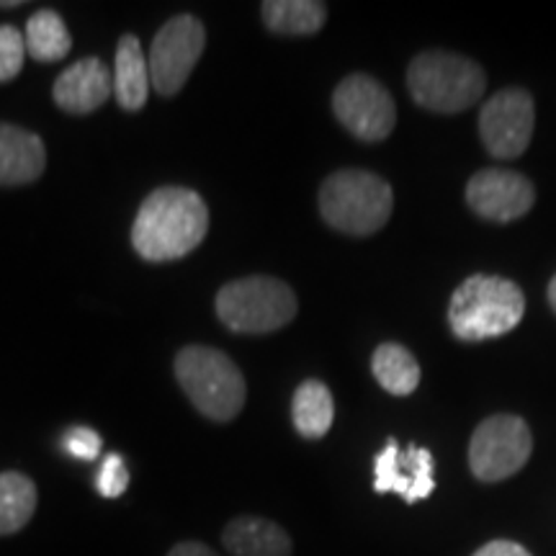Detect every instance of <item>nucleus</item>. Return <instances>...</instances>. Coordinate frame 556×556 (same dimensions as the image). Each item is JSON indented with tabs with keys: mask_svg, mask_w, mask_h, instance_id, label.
Masks as SVG:
<instances>
[{
	"mask_svg": "<svg viewBox=\"0 0 556 556\" xmlns=\"http://www.w3.org/2000/svg\"><path fill=\"white\" fill-rule=\"evenodd\" d=\"M536 106L523 88H505L479 111V135L486 152L500 160H516L531 144Z\"/></svg>",
	"mask_w": 556,
	"mask_h": 556,
	"instance_id": "nucleus-10",
	"label": "nucleus"
},
{
	"mask_svg": "<svg viewBox=\"0 0 556 556\" xmlns=\"http://www.w3.org/2000/svg\"><path fill=\"white\" fill-rule=\"evenodd\" d=\"M394 193L371 170H338L319 189V214L338 232L366 238L379 232L392 217Z\"/></svg>",
	"mask_w": 556,
	"mask_h": 556,
	"instance_id": "nucleus-3",
	"label": "nucleus"
},
{
	"mask_svg": "<svg viewBox=\"0 0 556 556\" xmlns=\"http://www.w3.org/2000/svg\"><path fill=\"white\" fill-rule=\"evenodd\" d=\"M332 111L338 122L364 142H381L397 124V106L392 93L371 75L353 73L332 93Z\"/></svg>",
	"mask_w": 556,
	"mask_h": 556,
	"instance_id": "nucleus-9",
	"label": "nucleus"
},
{
	"mask_svg": "<svg viewBox=\"0 0 556 556\" xmlns=\"http://www.w3.org/2000/svg\"><path fill=\"white\" fill-rule=\"evenodd\" d=\"M26 54L37 62H60L73 50V37H70L65 21L58 11L41 9L34 13L24 31Z\"/></svg>",
	"mask_w": 556,
	"mask_h": 556,
	"instance_id": "nucleus-20",
	"label": "nucleus"
},
{
	"mask_svg": "<svg viewBox=\"0 0 556 556\" xmlns=\"http://www.w3.org/2000/svg\"><path fill=\"white\" fill-rule=\"evenodd\" d=\"M168 556H219L214 548H208L201 541H184V544H176L168 552Z\"/></svg>",
	"mask_w": 556,
	"mask_h": 556,
	"instance_id": "nucleus-26",
	"label": "nucleus"
},
{
	"mask_svg": "<svg viewBox=\"0 0 556 556\" xmlns=\"http://www.w3.org/2000/svg\"><path fill=\"white\" fill-rule=\"evenodd\" d=\"M26 60V41L24 31L16 26L0 24V83L16 78Z\"/></svg>",
	"mask_w": 556,
	"mask_h": 556,
	"instance_id": "nucleus-22",
	"label": "nucleus"
},
{
	"mask_svg": "<svg viewBox=\"0 0 556 556\" xmlns=\"http://www.w3.org/2000/svg\"><path fill=\"white\" fill-rule=\"evenodd\" d=\"M204 47L206 29L197 16L184 13V16L165 21L163 29L152 39L148 54L150 86L155 88V93L165 96V99L180 93V88L189 83L193 67L204 54Z\"/></svg>",
	"mask_w": 556,
	"mask_h": 556,
	"instance_id": "nucleus-8",
	"label": "nucleus"
},
{
	"mask_svg": "<svg viewBox=\"0 0 556 556\" xmlns=\"http://www.w3.org/2000/svg\"><path fill=\"white\" fill-rule=\"evenodd\" d=\"M114 99L124 111H139L150 96V67L142 45L135 34H124L116 47L114 70Z\"/></svg>",
	"mask_w": 556,
	"mask_h": 556,
	"instance_id": "nucleus-16",
	"label": "nucleus"
},
{
	"mask_svg": "<svg viewBox=\"0 0 556 556\" xmlns=\"http://www.w3.org/2000/svg\"><path fill=\"white\" fill-rule=\"evenodd\" d=\"M37 484L21 471H0V536H13L37 510Z\"/></svg>",
	"mask_w": 556,
	"mask_h": 556,
	"instance_id": "nucleus-21",
	"label": "nucleus"
},
{
	"mask_svg": "<svg viewBox=\"0 0 556 556\" xmlns=\"http://www.w3.org/2000/svg\"><path fill=\"white\" fill-rule=\"evenodd\" d=\"M548 304H552V309L556 312V276L552 278V283H548Z\"/></svg>",
	"mask_w": 556,
	"mask_h": 556,
	"instance_id": "nucleus-27",
	"label": "nucleus"
},
{
	"mask_svg": "<svg viewBox=\"0 0 556 556\" xmlns=\"http://www.w3.org/2000/svg\"><path fill=\"white\" fill-rule=\"evenodd\" d=\"M208 232V208L197 191L163 186L139 206L131 225V245L142 261H180L201 245Z\"/></svg>",
	"mask_w": 556,
	"mask_h": 556,
	"instance_id": "nucleus-1",
	"label": "nucleus"
},
{
	"mask_svg": "<svg viewBox=\"0 0 556 556\" xmlns=\"http://www.w3.org/2000/svg\"><path fill=\"white\" fill-rule=\"evenodd\" d=\"M407 88L417 106L435 114H458L482 99L486 78L475 60L435 50L409 62Z\"/></svg>",
	"mask_w": 556,
	"mask_h": 556,
	"instance_id": "nucleus-5",
	"label": "nucleus"
},
{
	"mask_svg": "<svg viewBox=\"0 0 556 556\" xmlns=\"http://www.w3.org/2000/svg\"><path fill=\"white\" fill-rule=\"evenodd\" d=\"M533 438L518 415H492L479 422L469 443V467L479 482H503L526 467Z\"/></svg>",
	"mask_w": 556,
	"mask_h": 556,
	"instance_id": "nucleus-7",
	"label": "nucleus"
},
{
	"mask_svg": "<svg viewBox=\"0 0 556 556\" xmlns=\"http://www.w3.org/2000/svg\"><path fill=\"white\" fill-rule=\"evenodd\" d=\"M222 544L232 556H291V539L274 520L242 516L229 520Z\"/></svg>",
	"mask_w": 556,
	"mask_h": 556,
	"instance_id": "nucleus-15",
	"label": "nucleus"
},
{
	"mask_svg": "<svg viewBox=\"0 0 556 556\" xmlns=\"http://www.w3.org/2000/svg\"><path fill=\"white\" fill-rule=\"evenodd\" d=\"M296 307L294 289L274 276L238 278L217 294V317L242 336H266L287 328L296 317Z\"/></svg>",
	"mask_w": 556,
	"mask_h": 556,
	"instance_id": "nucleus-6",
	"label": "nucleus"
},
{
	"mask_svg": "<svg viewBox=\"0 0 556 556\" xmlns=\"http://www.w3.org/2000/svg\"><path fill=\"white\" fill-rule=\"evenodd\" d=\"M471 556H531V554H528V548L516 544V541H490V544H484Z\"/></svg>",
	"mask_w": 556,
	"mask_h": 556,
	"instance_id": "nucleus-25",
	"label": "nucleus"
},
{
	"mask_svg": "<svg viewBox=\"0 0 556 556\" xmlns=\"http://www.w3.org/2000/svg\"><path fill=\"white\" fill-rule=\"evenodd\" d=\"M114 96V75L99 58H86L70 65L54 80L52 99L65 114L86 116L101 109Z\"/></svg>",
	"mask_w": 556,
	"mask_h": 556,
	"instance_id": "nucleus-13",
	"label": "nucleus"
},
{
	"mask_svg": "<svg viewBox=\"0 0 556 556\" xmlns=\"http://www.w3.org/2000/svg\"><path fill=\"white\" fill-rule=\"evenodd\" d=\"M127 486H129V469L127 464H124V458L119 454L103 456L99 477H96V490H99V495L106 500H116L127 492Z\"/></svg>",
	"mask_w": 556,
	"mask_h": 556,
	"instance_id": "nucleus-23",
	"label": "nucleus"
},
{
	"mask_svg": "<svg viewBox=\"0 0 556 556\" xmlns=\"http://www.w3.org/2000/svg\"><path fill=\"white\" fill-rule=\"evenodd\" d=\"M374 490L377 495L394 492L405 503H420L435 490V462L428 448L409 446L402 451L394 438L374 458Z\"/></svg>",
	"mask_w": 556,
	"mask_h": 556,
	"instance_id": "nucleus-11",
	"label": "nucleus"
},
{
	"mask_svg": "<svg viewBox=\"0 0 556 556\" xmlns=\"http://www.w3.org/2000/svg\"><path fill=\"white\" fill-rule=\"evenodd\" d=\"M263 21L281 37H312L325 26L328 5L317 0H266L261 5Z\"/></svg>",
	"mask_w": 556,
	"mask_h": 556,
	"instance_id": "nucleus-18",
	"label": "nucleus"
},
{
	"mask_svg": "<svg viewBox=\"0 0 556 556\" xmlns=\"http://www.w3.org/2000/svg\"><path fill=\"white\" fill-rule=\"evenodd\" d=\"M291 420H294L296 433L309 441L328 435L336 420V402H332L330 389L317 379L302 381L291 400Z\"/></svg>",
	"mask_w": 556,
	"mask_h": 556,
	"instance_id": "nucleus-17",
	"label": "nucleus"
},
{
	"mask_svg": "<svg viewBox=\"0 0 556 556\" xmlns=\"http://www.w3.org/2000/svg\"><path fill=\"white\" fill-rule=\"evenodd\" d=\"M24 5V0H0V9H18Z\"/></svg>",
	"mask_w": 556,
	"mask_h": 556,
	"instance_id": "nucleus-28",
	"label": "nucleus"
},
{
	"mask_svg": "<svg viewBox=\"0 0 556 556\" xmlns=\"http://www.w3.org/2000/svg\"><path fill=\"white\" fill-rule=\"evenodd\" d=\"M371 371L381 387L394 397H407L420 384V366L417 358L400 343H381L374 351Z\"/></svg>",
	"mask_w": 556,
	"mask_h": 556,
	"instance_id": "nucleus-19",
	"label": "nucleus"
},
{
	"mask_svg": "<svg viewBox=\"0 0 556 556\" xmlns=\"http://www.w3.org/2000/svg\"><path fill=\"white\" fill-rule=\"evenodd\" d=\"M47 150L39 135L0 122V186H26L41 178Z\"/></svg>",
	"mask_w": 556,
	"mask_h": 556,
	"instance_id": "nucleus-14",
	"label": "nucleus"
},
{
	"mask_svg": "<svg viewBox=\"0 0 556 556\" xmlns=\"http://www.w3.org/2000/svg\"><path fill=\"white\" fill-rule=\"evenodd\" d=\"M467 201L482 219L513 222L531 212L536 189L523 173L484 168L469 178Z\"/></svg>",
	"mask_w": 556,
	"mask_h": 556,
	"instance_id": "nucleus-12",
	"label": "nucleus"
},
{
	"mask_svg": "<svg viewBox=\"0 0 556 556\" xmlns=\"http://www.w3.org/2000/svg\"><path fill=\"white\" fill-rule=\"evenodd\" d=\"M523 315V291L500 276H469L448 302L451 330L467 343L507 336L518 328Z\"/></svg>",
	"mask_w": 556,
	"mask_h": 556,
	"instance_id": "nucleus-2",
	"label": "nucleus"
},
{
	"mask_svg": "<svg viewBox=\"0 0 556 556\" xmlns=\"http://www.w3.org/2000/svg\"><path fill=\"white\" fill-rule=\"evenodd\" d=\"M60 443L67 456L80 458V462H96V458L101 456V446H103L101 435L88 426L67 428L65 433H62Z\"/></svg>",
	"mask_w": 556,
	"mask_h": 556,
	"instance_id": "nucleus-24",
	"label": "nucleus"
},
{
	"mask_svg": "<svg viewBox=\"0 0 556 556\" xmlns=\"http://www.w3.org/2000/svg\"><path fill=\"white\" fill-rule=\"evenodd\" d=\"M176 379L193 407L214 422L235 420L245 405V377L217 348L186 345L178 351Z\"/></svg>",
	"mask_w": 556,
	"mask_h": 556,
	"instance_id": "nucleus-4",
	"label": "nucleus"
}]
</instances>
